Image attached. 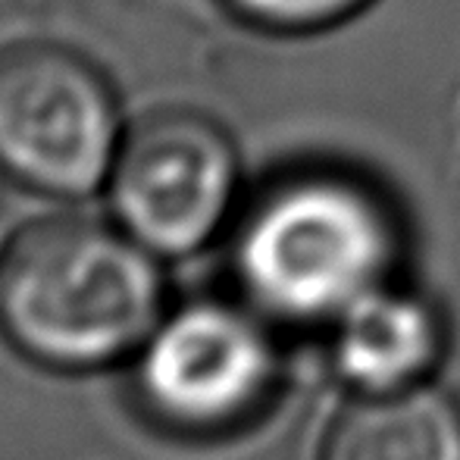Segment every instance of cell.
<instances>
[{"label": "cell", "mask_w": 460, "mask_h": 460, "mask_svg": "<svg viewBox=\"0 0 460 460\" xmlns=\"http://www.w3.org/2000/svg\"><path fill=\"white\" fill-rule=\"evenodd\" d=\"M244 19L282 35H314L351 22L376 0H229Z\"/></svg>", "instance_id": "ba28073f"}, {"label": "cell", "mask_w": 460, "mask_h": 460, "mask_svg": "<svg viewBox=\"0 0 460 460\" xmlns=\"http://www.w3.org/2000/svg\"><path fill=\"white\" fill-rule=\"evenodd\" d=\"M138 354V392L157 417L182 429H223L242 420L273 376L270 341L226 304L176 310Z\"/></svg>", "instance_id": "277c9868"}, {"label": "cell", "mask_w": 460, "mask_h": 460, "mask_svg": "<svg viewBox=\"0 0 460 460\" xmlns=\"http://www.w3.org/2000/svg\"><path fill=\"white\" fill-rule=\"evenodd\" d=\"M348 314L354 320L341 345V364L369 382L373 392L404 388L432 354V326L411 304L367 295Z\"/></svg>", "instance_id": "52a82bcc"}, {"label": "cell", "mask_w": 460, "mask_h": 460, "mask_svg": "<svg viewBox=\"0 0 460 460\" xmlns=\"http://www.w3.org/2000/svg\"><path fill=\"white\" fill-rule=\"evenodd\" d=\"M394 248L392 210L364 179L307 170L257 200L238 238V273L276 314H348L379 288Z\"/></svg>", "instance_id": "7a4b0ae2"}, {"label": "cell", "mask_w": 460, "mask_h": 460, "mask_svg": "<svg viewBox=\"0 0 460 460\" xmlns=\"http://www.w3.org/2000/svg\"><path fill=\"white\" fill-rule=\"evenodd\" d=\"M323 460H460V407L423 385L373 392L339 413Z\"/></svg>", "instance_id": "8992f818"}, {"label": "cell", "mask_w": 460, "mask_h": 460, "mask_svg": "<svg viewBox=\"0 0 460 460\" xmlns=\"http://www.w3.org/2000/svg\"><path fill=\"white\" fill-rule=\"evenodd\" d=\"M116 128L103 92L63 57L0 63V160L25 182L85 194L113 166Z\"/></svg>", "instance_id": "3957f363"}, {"label": "cell", "mask_w": 460, "mask_h": 460, "mask_svg": "<svg viewBox=\"0 0 460 460\" xmlns=\"http://www.w3.org/2000/svg\"><path fill=\"white\" fill-rule=\"evenodd\" d=\"M164 282L147 248L103 226L50 219L0 254V332L54 369H94L138 351L160 323Z\"/></svg>", "instance_id": "6da1fadb"}, {"label": "cell", "mask_w": 460, "mask_h": 460, "mask_svg": "<svg viewBox=\"0 0 460 460\" xmlns=\"http://www.w3.org/2000/svg\"><path fill=\"white\" fill-rule=\"evenodd\" d=\"M232 194L229 141L198 119L157 122L116 164V210L128 235L157 254L200 248L226 219Z\"/></svg>", "instance_id": "5b68a950"}]
</instances>
